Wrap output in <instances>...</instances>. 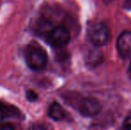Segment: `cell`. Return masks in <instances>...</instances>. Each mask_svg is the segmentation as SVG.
Listing matches in <instances>:
<instances>
[{
	"label": "cell",
	"instance_id": "cell-8",
	"mask_svg": "<svg viewBox=\"0 0 131 130\" xmlns=\"http://www.w3.org/2000/svg\"><path fill=\"white\" fill-rule=\"evenodd\" d=\"M5 118H7V105L0 102V122Z\"/></svg>",
	"mask_w": 131,
	"mask_h": 130
},
{
	"label": "cell",
	"instance_id": "cell-10",
	"mask_svg": "<svg viewBox=\"0 0 131 130\" xmlns=\"http://www.w3.org/2000/svg\"><path fill=\"white\" fill-rule=\"evenodd\" d=\"M0 130H15L13 124L8 123V122H4L0 123Z\"/></svg>",
	"mask_w": 131,
	"mask_h": 130
},
{
	"label": "cell",
	"instance_id": "cell-3",
	"mask_svg": "<svg viewBox=\"0 0 131 130\" xmlns=\"http://www.w3.org/2000/svg\"><path fill=\"white\" fill-rule=\"evenodd\" d=\"M46 38L50 45L55 48H62L71 41V32L66 27L57 26L50 30Z\"/></svg>",
	"mask_w": 131,
	"mask_h": 130
},
{
	"label": "cell",
	"instance_id": "cell-6",
	"mask_svg": "<svg viewBox=\"0 0 131 130\" xmlns=\"http://www.w3.org/2000/svg\"><path fill=\"white\" fill-rule=\"evenodd\" d=\"M48 115L52 120L55 121H60L65 118V111L60 103L54 102L49 107Z\"/></svg>",
	"mask_w": 131,
	"mask_h": 130
},
{
	"label": "cell",
	"instance_id": "cell-12",
	"mask_svg": "<svg viewBox=\"0 0 131 130\" xmlns=\"http://www.w3.org/2000/svg\"><path fill=\"white\" fill-rule=\"evenodd\" d=\"M29 130H50V128H47L46 126L41 124H35L29 128Z\"/></svg>",
	"mask_w": 131,
	"mask_h": 130
},
{
	"label": "cell",
	"instance_id": "cell-1",
	"mask_svg": "<svg viewBox=\"0 0 131 130\" xmlns=\"http://www.w3.org/2000/svg\"><path fill=\"white\" fill-rule=\"evenodd\" d=\"M25 61L28 67L33 70H40L47 63V54L38 43H31L25 49Z\"/></svg>",
	"mask_w": 131,
	"mask_h": 130
},
{
	"label": "cell",
	"instance_id": "cell-5",
	"mask_svg": "<svg viewBox=\"0 0 131 130\" xmlns=\"http://www.w3.org/2000/svg\"><path fill=\"white\" fill-rule=\"evenodd\" d=\"M117 50L122 59L131 58V31H123L117 39Z\"/></svg>",
	"mask_w": 131,
	"mask_h": 130
},
{
	"label": "cell",
	"instance_id": "cell-13",
	"mask_svg": "<svg viewBox=\"0 0 131 130\" xmlns=\"http://www.w3.org/2000/svg\"><path fill=\"white\" fill-rule=\"evenodd\" d=\"M129 69H130V72H131V63H130V67H129Z\"/></svg>",
	"mask_w": 131,
	"mask_h": 130
},
{
	"label": "cell",
	"instance_id": "cell-2",
	"mask_svg": "<svg viewBox=\"0 0 131 130\" xmlns=\"http://www.w3.org/2000/svg\"><path fill=\"white\" fill-rule=\"evenodd\" d=\"M88 36L94 45L102 46L106 45L110 39V30L104 22H96L88 28Z\"/></svg>",
	"mask_w": 131,
	"mask_h": 130
},
{
	"label": "cell",
	"instance_id": "cell-11",
	"mask_svg": "<svg viewBox=\"0 0 131 130\" xmlns=\"http://www.w3.org/2000/svg\"><path fill=\"white\" fill-rule=\"evenodd\" d=\"M123 130H131V116L126 118L123 122Z\"/></svg>",
	"mask_w": 131,
	"mask_h": 130
},
{
	"label": "cell",
	"instance_id": "cell-7",
	"mask_svg": "<svg viewBox=\"0 0 131 130\" xmlns=\"http://www.w3.org/2000/svg\"><path fill=\"white\" fill-rule=\"evenodd\" d=\"M52 29L53 28L50 21H48L46 18H41V19L37 21L36 26H35V31L37 34L47 37Z\"/></svg>",
	"mask_w": 131,
	"mask_h": 130
},
{
	"label": "cell",
	"instance_id": "cell-4",
	"mask_svg": "<svg viewBox=\"0 0 131 130\" xmlns=\"http://www.w3.org/2000/svg\"><path fill=\"white\" fill-rule=\"evenodd\" d=\"M75 107L81 115L86 117H93L98 114L102 110V105L97 99L93 97H84L78 100Z\"/></svg>",
	"mask_w": 131,
	"mask_h": 130
},
{
	"label": "cell",
	"instance_id": "cell-9",
	"mask_svg": "<svg viewBox=\"0 0 131 130\" xmlns=\"http://www.w3.org/2000/svg\"><path fill=\"white\" fill-rule=\"evenodd\" d=\"M26 97L29 101L33 102V101L37 100L38 96L36 92H34V91H32V90H29V91H27V93H26Z\"/></svg>",
	"mask_w": 131,
	"mask_h": 130
}]
</instances>
